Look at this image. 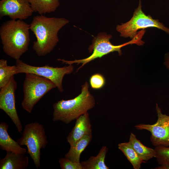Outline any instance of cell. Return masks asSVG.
<instances>
[{
    "label": "cell",
    "mask_w": 169,
    "mask_h": 169,
    "mask_svg": "<svg viewBox=\"0 0 169 169\" xmlns=\"http://www.w3.org/2000/svg\"><path fill=\"white\" fill-rule=\"evenodd\" d=\"M69 23L64 18H49L43 15L34 16L30 29L36 38L33 48L37 55L44 56L50 53L59 41V31Z\"/></svg>",
    "instance_id": "1"
},
{
    "label": "cell",
    "mask_w": 169,
    "mask_h": 169,
    "mask_svg": "<svg viewBox=\"0 0 169 169\" xmlns=\"http://www.w3.org/2000/svg\"><path fill=\"white\" fill-rule=\"evenodd\" d=\"M29 29L30 25L19 19H11L2 24L0 37L4 52L16 60L20 59L28 49Z\"/></svg>",
    "instance_id": "2"
},
{
    "label": "cell",
    "mask_w": 169,
    "mask_h": 169,
    "mask_svg": "<svg viewBox=\"0 0 169 169\" xmlns=\"http://www.w3.org/2000/svg\"><path fill=\"white\" fill-rule=\"evenodd\" d=\"M89 88V84L86 82L82 85L81 92L77 96L55 103L53 105V121H61L68 124L93 108L95 100Z\"/></svg>",
    "instance_id": "3"
},
{
    "label": "cell",
    "mask_w": 169,
    "mask_h": 169,
    "mask_svg": "<svg viewBox=\"0 0 169 169\" xmlns=\"http://www.w3.org/2000/svg\"><path fill=\"white\" fill-rule=\"evenodd\" d=\"M145 31L141 30L138 32L136 36L130 41L122 44L115 45L111 44L110 40L112 37L110 34H107L105 33H101L93 38L92 44L90 45L88 49L92 54L88 57L84 59H75L74 60L68 61L64 59H58L63 63L72 64L77 63V64H82V65L78 69V70L86 64L98 58H100L110 53L115 51L118 52L119 55L122 54L121 49L122 47L129 44H136L138 45H142L144 44L141 40L145 33Z\"/></svg>",
    "instance_id": "4"
},
{
    "label": "cell",
    "mask_w": 169,
    "mask_h": 169,
    "mask_svg": "<svg viewBox=\"0 0 169 169\" xmlns=\"http://www.w3.org/2000/svg\"><path fill=\"white\" fill-rule=\"evenodd\" d=\"M56 87L51 80L35 74H25L23 84V98L21 105L29 113L35 105L49 91Z\"/></svg>",
    "instance_id": "5"
},
{
    "label": "cell",
    "mask_w": 169,
    "mask_h": 169,
    "mask_svg": "<svg viewBox=\"0 0 169 169\" xmlns=\"http://www.w3.org/2000/svg\"><path fill=\"white\" fill-rule=\"evenodd\" d=\"M21 146H25L27 152L33 160L37 168L40 166V150L44 148L48 142L44 126L38 122H32L26 125L22 136L17 140Z\"/></svg>",
    "instance_id": "6"
},
{
    "label": "cell",
    "mask_w": 169,
    "mask_h": 169,
    "mask_svg": "<svg viewBox=\"0 0 169 169\" xmlns=\"http://www.w3.org/2000/svg\"><path fill=\"white\" fill-rule=\"evenodd\" d=\"M149 27H154L164 31L169 34V28L165 27L158 20L153 18L150 15H146L142 10L141 1L139 0L138 7L134 11L133 16L128 22L116 26L117 31L120 36L132 39L137 36L139 29Z\"/></svg>",
    "instance_id": "7"
},
{
    "label": "cell",
    "mask_w": 169,
    "mask_h": 169,
    "mask_svg": "<svg viewBox=\"0 0 169 169\" xmlns=\"http://www.w3.org/2000/svg\"><path fill=\"white\" fill-rule=\"evenodd\" d=\"M16 63L17 74L30 73L45 77L52 81L60 92L64 90L62 81L64 76L71 74L74 70V66L72 64L62 67H54L48 65L36 66L28 64L20 59L16 60Z\"/></svg>",
    "instance_id": "8"
},
{
    "label": "cell",
    "mask_w": 169,
    "mask_h": 169,
    "mask_svg": "<svg viewBox=\"0 0 169 169\" xmlns=\"http://www.w3.org/2000/svg\"><path fill=\"white\" fill-rule=\"evenodd\" d=\"M156 110L158 119L155 123L141 124L135 127L138 130H146L151 133L150 139L153 146H169V116L162 113L157 104Z\"/></svg>",
    "instance_id": "9"
},
{
    "label": "cell",
    "mask_w": 169,
    "mask_h": 169,
    "mask_svg": "<svg viewBox=\"0 0 169 169\" xmlns=\"http://www.w3.org/2000/svg\"><path fill=\"white\" fill-rule=\"evenodd\" d=\"M17 87L13 76L5 86L0 88V109L9 117L18 132L22 134L23 126L15 106V93Z\"/></svg>",
    "instance_id": "10"
},
{
    "label": "cell",
    "mask_w": 169,
    "mask_h": 169,
    "mask_svg": "<svg viewBox=\"0 0 169 169\" xmlns=\"http://www.w3.org/2000/svg\"><path fill=\"white\" fill-rule=\"evenodd\" d=\"M34 11L28 0H1L0 18L7 16L11 19H25Z\"/></svg>",
    "instance_id": "11"
},
{
    "label": "cell",
    "mask_w": 169,
    "mask_h": 169,
    "mask_svg": "<svg viewBox=\"0 0 169 169\" xmlns=\"http://www.w3.org/2000/svg\"><path fill=\"white\" fill-rule=\"evenodd\" d=\"M76 120L74 126L66 138L70 147L74 146L84 136L92 135L91 125L88 112Z\"/></svg>",
    "instance_id": "12"
},
{
    "label": "cell",
    "mask_w": 169,
    "mask_h": 169,
    "mask_svg": "<svg viewBox=\"0 0 169 169\" xmlns=\"http://www.w3.org/2000/svg\"><path fill=\"white\" fill-rule=\"evenodd\" d=\"M9 125L5 122L0 123V148L6 151L25 154L27 150L22 147L18 142L9 136L8 130Z\"/></svg>",
    "instance_id": "13"
},
{
    "label": "cell",
    "mask_w": 169,
    "mask_h": 169,
    "mask_svg": "<svg viewBox=\"0 0 169 169\" xmlns=\"http://www.w3.org/2000/svg\"><path fill=\"white\" fill-rule=\"evenodd\" d=\"M29 159L25 154L7 151L5 156L0 160V169H26Z\"/></svg>",
    "instance_id": "14"
},
{
    "label": "cell",
    "mask_w": 169,
    "mask_h": 169,
    "mask_svg": "<svg viewBox=\"0 0 169 169\" xmlns=\"http://www.w3.org/2000/svg\"><path fill=\"white\" fill-rule=\"evenodd\" d=\"M129 142L139 156L143 161H148L156 156V152L152 148L147 147L137 139L136 135L131 132Z\"/></svg>",
    "instance_id": "15"
},
{
    "label": "cell",
    "mask_w": 169,
    "mask_h": 169,
    "mask_svg": "<svg viewBox=\"0 0 169 169\" xmlns=\"http://www.w3.org/2000/svg\"><path fill=\"white\" fill-rule=\"evenodd\" d=\"M92 138V135H86L80 139L72 146L70 147L65 157L71 161L77 162H80L81 153L89 144Z\"/></svg>",
    "instance_id": "16"
},
{
    "label": "cell",
    "mask_w": 169,
    "mask_h": 169,
    "mask_svg": "<svg viewBox=\"0 0 169 169\" xmlns=\"http://www.w3.org/2000/svg\"><path fill=\"white\" fill-rule=\"evenodd\" d=\"M107 151L106 146H103L96 156H91L87 160L81 162L83 169H109L105 163Z\"/></svg>",
    "instance_id": "17"
},
{
    "label": "cell",
    "mask_w": 169,
    "mask_h": 169,
    "mask_svg": "<svg viewBox=\"0 0 169 169\" xmlns=\"http://www.w3.org/2000/svg\"><path fill=\"white\" fill-rule=\"evenodd\" d=\"M34 12L40 15L54 12L60 5L59 0H28Z\"/></svg>",
    "instance_id": "18"
},
{
    "label": "cell",
    "mask_w": 169,
    "mask_h": 169,
    "mask_svg": "<svg viewBox=\"0 0 169 169\" xmlns=\"http://www.w3.org/2000/svg\"><path fill=\"white\" fill-rule=\"evenodd\" d=\"M118 149L124 154L134 169H140L143 161L140 158L130 143L124 142L118 145Z\"/></svg>",
    "instance_id": "19"
},
{
    "label": "cell",
    "mask_w": 169,
    "mask_h": 169,
    "mask_svg": "<svg viewBox=\"0 0 169 169\" xmlns=\"http://www.w3.org/2000/svg\"><path fill=\"white\" fill-rule=\"evenodd\" d=\"M16 71V65L9 66L6 60H0V88L5 86L13 76L17 74Z\"/></svg>",
    "instance_id": "20"
},
{
    "label": "cell",
    "mask_w": 169,
    "mask_h": 169,
    "mask_svg": "<svg viewBox=\"0 0 169 169\" xmlns=\"http://www.w3.org/2000/svg\"><path fill=\"white\" fill-rule=\"evenodd\" d=\"M155 158L160 165L155 169H169V146H156Z\"/></svg>",
    "instance_id": "21"
},
{
    "label": "cell",
    "mask_w": 169,
    "mask_h": 169,
    "mask_svg": "<svg viewBox=\"0 0 169 169\" xmlns=\"http://www.w3.org/2000/svg\"><path fill=\"white\" fill-rule=\"evenodd\" d=\"M105 83V78L100 74L92 75L90 79V83L91 88L94 89H100L103 87Z\"/></svg>",
    "instance_id": "22"
},
{
    "label": "cell",
    "mask_w": 169,
    "mask_h": 169,
    "mask_svg": "<svg viewBox=\"0 0 169 169\" xmlns=\"http://www.w3.org/2000/svg\"><path fill=\"white\" fill-rule=\"evenodd\" d=\"M61 169H83L80 162L73 161L65 157H61L59 161Z\"/></svg>",
    "instance_id": "23"
},
{
    "label": "cell",
    "mask_w": 169,
    "mask_h": 169,
    "mask_svg": "<svg viewBox=\"0 0 169 169\" xmlns=\"http://www.w3.org/2000/svg\"><path fill=\"white\" fill-rule=\"evenodd\" d=\"M164 64L167 68L169 70V52L165 55Z\"/></svg>",
    "instance_id": "24"
}]
</instances>
